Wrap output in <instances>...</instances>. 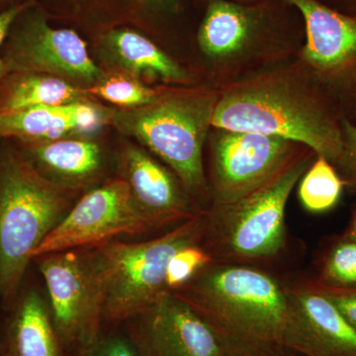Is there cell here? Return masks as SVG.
Listing matches in <instances>:
<instances>
[{"instance_id":"cell-1","label":"cell","mask_w":356,"mask_h":356,"mask_svg":"<svg viewBox=\"0 0 356 356\" xmlns=\"http://www.w3.org/2000/svg\"><path fill=\"white\" fill-rule=\"evenodd\" d=\"M298 58L219 88L212 127L262 134L304 145L332 165L343 147L339 119Z\"/></svg>"},{"instance_id":"cell-2","label":"cell","mask_w":356,"mask_h":356,"mask_svg":"<svg viewBox=\"0 0 356 356\" xmlns=\"http://www.w3.org/2000/svg\"><path fill=\"white\" fill-rule=\"evenodd\" d=\"M172 293L207 323L227 355L284 346L292 311L288 283L261 266L213 261Z\"/></svg>"},{"instance_id":"cell-3","label":"cell","mask_w":356,"mask_h":356,"mask_svg":"<svg viewBox=\"0 0 356 356\" xmlns=\"http://www.w3.org/2000/svg\"><path fill=\"white\" fill-rule=\"evenodd\" d=\"M196 42L206 77L201 83L221 88L295 60L303 21L286 0H211Z\"/></svg>"},{"instance_id":"cell-4","label":"cell","mask_w":356,"mask_h":356,"mask_svg":"<svg viewBox=\"0 0 356 356\" xmlns=\"http://www.w3.org/2000/svg\"><path fill=\"white\" fill-rule=\"evenodd\" d=\"M219 88L205 83L165 86L144 106L114 112L112 123L161 159L189 195L207 211L209 187L204 147L212 129Z\"/></svg>"},{"instance_id":"cell-5","label":"cell","mask_w":356,"mask_h":356,"mask_svg":"<svg viewBox=\"0 0 356 356\" xmlns=\"http://www.w3.org/2000/svg\"><path fill=\"white\" fill-rule=\"evenodd\" d=\"M65 191L47 179L17 144L0 140V305L9 308L32 254L69 212Z\"/></svg>"},{"instance_id":"cell-6","label":"cell","mask_w":356,"mask_h":356,"mask_svg":"<svg viewBox=\"0 0 356 356\" xmlns=\"http://www.w3.org/2000/svg\"><path fill=\"white\" fill-rule=\"evenodd\" d=\"M316 156L307 149L245 197L206 211L201 245L213 261L261 266L284 252L288 200Z\"/></svg>"},{"instance_id":"cell-7","label":"cell","mask_w":356,"mask_h":356,"mask_svg":"<svg viewBox=\"0 0 356 356\" xmlns=\"http://www.w3.org/2000/svg\"><path fill=\"white\" fill-rule=\"evenodd\" d=\"M204 228L205 213L153 240L98 245L95 252L106 287L104 317L126 322L170 292L166 287L168 262L182 248L201 243Z\"/></svg>"},{"instance_id":"cell-8","label":"cell","mask_w":356,"mask_h":356,"mask_svg":"<svg viewBox=\"0 0 356 356\" xmlns=\"http://www.w3.org/2000/svg\"><path fill=\"white\" fill-rule=\"evenodd\" d=\"M46 284L51 320L64 350L88 356L102 336L106 287L95 250L35 257Z\"/></svg>"},{"instance_id":"cell-9","label":"cell","mask_w":356,"mask_h":356,"mask_svg":"<svg viewBox=\"0 0 356 356\" xmlns=\"http://www.w3.org/2000/svg\"><path fill=\"white\" fill-rule=\"evenodd\" d=\"M207 144L209 209L245 197L309 149L274 136L214 127Z\"/></svg>"},{"instance_id":"cell-10","label":"cell","mask_w":356,"mask_h":356,"mask_svg":"<svg viewBox=\"0 0 356 356\" xmlns=\"http://www.w3.org/2000/svg\"><path fill=\"white\" fill-rule=\"evenodd\" d=\"M8 72H34L65 79L88 90L104 72L93 62L83 38L72 29L53 28L34 1L11 25L2 46Z\"/></svg>"},{"instance_id":"cell-11","label":"cell","mask_w":356,"mask_h":356,"mask_svg":"<svg viewBox=\"0 0 356 356\" xmlns=\"http://www.w3.org/2000/svg\"><path fill=\"white\" fill-rule=\"evenodd\" d=\"M152 229L122 178L88 192L40 243L35 257L109 242L120 235Z\"/></svg>"},{"instance_id":"cell-12","label":"cell","mask_w":356,"mask_h":356,"mask_svg":"<svg viewBox=\"0 0 356 356\" xmlns=\"http://www.w3.org/2000/svg\"><path fill=\"white\" fill-rule=\"evenodd\" d=\"M126 322L136 356L227 355L207 323L172 292Z\"/></svg>"},{"instance_id":"cell-13","label":"cell","mask_w":356,"mask_h":356,"mask_svg":"<svg viewBox=\"0 0 356 356\" xmlns=\"http://www.w3.org/2000/svg\"><path fill=\"white\" fill-rule=\"evenodd\" d=\"M292 311L284 346L299 356H356V330L310 280L288 283Z\"/></svg>"},{"instance_id":"cell-14","label":"cell","mask_w":356,"mask_h":356,"mask_svg":"<svg viewBox=\"0 0 356 356\" xmlns=\"http://www.w3.org/2000/svg\"><path fill=\"white\" fill-rule=\"evenodd\" d=\"M121 172L136 207L152 229L180 225L206 212L172 170L140 147L130 146L124 149Z\"/></svg>"},{"instance_id":"cell-15","label":"cell","mask_w":356,"mask_h":356,"mask_svg":"<svg viewBox=\"0 0 356 356\" xmlns=\"http://www.w3.org/2000/svg\"><path fill=\"white\" fill-rule=\"evenodd\" d=\"M304 25V43L297 58L318 77L337 76L356 67V17L320 0H286Z\"/></svg>"},{"instance_id":"cell-16","label":"cell","mask_w":356,"mask_h":356,"mask_svg":"<svg viewBox=\"0 0 356 356\" xmlns=\"http://www.w3.org/2000/svg\"><path fill=\"white\" fill-rule=\"evenodd\" d=\"M113 113L88 100L0 114L2 139L16 143H43L81 138L112 122Z\"/></svg>"},{"instance_id":"cell-17","label":"cell","mask_w":356,"mask_h":356,"mask_svg":"<svg viewBox=\"0 0 356 356\" xmlns=\"http://www.w3.org/2000/svg\"><path fill=\"white\" fill-rule=\"evenodd\" d=\"M100 49L117 72L149 77L173 86H193L194 74L182 67L153 40L132 28L116 27L100 33Z\"/></svg>"},{"instance_id":"cell-18","label":"cell","mask_w":356,"mask_h":356,"mask_svg":"<svg viewBox=\"0 0 356 356\" xmlns=\"http://www.w3.org/2000/svg\"><path fill=\"white\" fill-rule=\"evenodd\" d=\"M62 15L92 26L100 33L130 23L158 33L166 21L178 15L181 0H44Z\"/></svg>"},{"instance_id":"cell-19","label":"cell","mask_w":356,"mask_h":356,"mask_svg":"<svg viewBox=\"0 0 356 356\" xmlns=\"http://www.w3.org/2000/svg\"><path fill=\"white\" fill-rule=\"evenodd\" d=\"M16 144L41 175L65 189L88 186L102 170V149L84 138Z\"/></svg>"},{"instance_id":"cell-20","label":"cell","mask_w":356,"mask_h":356,"mask_svg":"<svg viewBox=\"0 0 356 356\" xmlns=\"http://www.w3.org/2000/svg\"><path fill=\"white\" fill-rule=\"evenodd\" d=\"M4 311L8 313L4 341L11 356H64L50 307L37 288L23 283L15 302Z\"/></svg>"},{"instance_id":"cell-21","label":"cell","mask_w":356,"mask_h":356,"mask_svg":"<svg viewBox=\"0 0 356 356\" xmlns=\"http://www.w3.org/2000/svg\"><path fill=\"white\" fill-rule=\"evenodd\" d=\"M89 95L86 89L60 77L34 72H8L0 81V114L88 102Z\"/></svg>"},{"instance_id":"cell-22","label":"cell","mask_w":356,"mask_h":356,"mask_svg":"<svg viewBox=\"0 0 356 356\" xmlns=\"http://www.w3.org/2000/svg\"><path fill=\"white\" fill-rule=\"evenodd\" d=\"M344 185L343 178L331 161L317 154L300 179L299 199L309 212H327L339 203Z\"/></svg>"},{"instance_id":"cell-23","label":"cell","mask_w":356,"mask_h":356,"mask_svg":"<svg viewBox=\"0 0 356 356\" xmlns=\"http://www.w3.org/2000/svg\"><path fill=\"white\" fill-rule=\"evenodd\" d=\"M310 281L327 289H356V243L343 236L332 238L321 255L317 276Z\"/></svg>"},{"instance_id":"cell-24","label":"cell","mask_w":356,"mask_h":356,"mask_svg":"<svg viewBox=\"0 0 356 356\" xmlns=\"http://www.w3.org/2000/svg\"><path fill=\"white\" fill-rule=\"evenodd\" d=\"M159 88H149L138 77L114 70L104 72L102 79L88 89V92L121 109H132L153 102Z\"/></svg>"},{"instance_id":"cell-25","label":"cell","mask_w":356,"mask_h":356,"mask_svg":"<svg viewBox=\"0 0 356 356\" xmlns=\"http://www.w3.org/2000/svg\"><path fill=\"white\" fill-rule=\"evenodd\" d=\"M213 261L212 257L201 243L182 248L168 262L166 287L170 292L175 291L195 277Z\"/></svg>"},{"instance_id":"cell-26","label":"cell","mask_w":356,"mask_h":356,"mask_svg":"<svg viewBox=\"0 0 356 356\" xmlns=\"http://www.w3.org/2000/svg\"><path fill=\"white\" fill-rule=\"evenodd\" d=\"M343 147L334 163L344 184L356 191V126L343 119Z\"/></svg>"},{"instance_id":"cell-27","label":"cell","mask_w":356,"mask_h":356,"mask_svg":"<svg viewBox=\"0 0 356 356\" xmlns=\"http://www.w3.org/2000/svg\"><path fill=\"white\" fill-rule=\"evenodd\" d=\"M88 356H136L125 334H102Z\"/></svg>"},{"instance_id":"cell-28","label":"cell","mask_w":356,"mask_h":356,"mask_svg":"<svg viewBox=\"0 0 356 356\" xmlns=\"http://www.w3.org/2000/svg\"><path fill=\"white\" fill-rule=\"evenodd\" d=\"M313 285L317 288L318 291L324 294L332 303L337 306V308L343 313L346 320L356 330V289H327V288L318 287L315 284Z\"/></svg>"},{"instance_id":"cell-29","label":"cell","mask_w":356,"mask_h":356,"mask_svg":"<svg viewBox=\"0 0 356 356\" xmlns=\"http://www.w3.org/2000/svg\"><path fill=\"white\" fill-rule=\"evenodd\" d=\"M29 1L30 0H23L20 3L8 7L6 10L0 11V81L7 74L6 67L1 58L2 46H3L4 42H6L7 35H8L9 30H10L11 25L13 24L14 20L17 18L21 11L27 6Z\"/></svg>"},{"instance_id":"cell-30","label":"cell","mask_w":356,"mask_h":356,"mask_svg":"<svg viewBox=\"0 0 356 356\" xmlns=\"http://www.w3.org/2000/svg\"><path fill=\"white\" fill-rule=\"evenodd\" d=\"M226 356H299L294 351L288 350L284 346L273 348L261 353H250V355H227Z\"/></svg>"},{"instance_id":"cell-31","label":"cell","mask_w":356,"mask_h":356,"mask_svg":"<svg viewBox=\"0 0 356 356\" xmlns=\"http://www.w3.org/2000/svg\"><path fill=\"white\" fill-rule=\"evenodd\" d=\"M341 236H343L344 238H346V240L356 243V209L355 212H353V216H351L348 226L346 227V231H344V233Z\"/></svg>"},{"instance_id":"cell-32","label":"cell","mask_w":356,"mask_h":356,"mask_svg":"<svg viewBox=\"0 0 356 356\" xmlns=\"http://www.w3.org/2000/svg\"><path fill=\"white\" fill-rule=\"evenodd\" d=\"M6 351V341H4L3 323L0 324V356L3 355Z\"/></svg>"},{"instance_id":"cell-33","label":"cell","mask_w":356,"mask_h":356,"mask_svg":"<svg viewBox=\"0 0 356 356\" xmlns=\"http://www.w3.org/2000/svg\"><path fill=\"white\" fill-rule=\"evenodd\" d=\"M17 3H20V2H15V0H0V6H6V4H10L13 6Z\"/></svg>"},{"instance_id":"cell-34","label":"cell","mask_w":356,"mask_h":356,"mask_svg":"<svg viewBox=\"0 0 356 356\" xmlns=\"http://www.w3.org/2000/svg\"><path fill=\"white\" fill-rule=\"evenodd\" d=\"M206 2H209L211 0H205ZM232 1L242 2V3H252V2L259 1V0H232Z\"/></svg>"},{"instance_id":"cell-35","label":"cell","mask_w":356,"mask_h":356,"mask_svg":"<svg viewBox=\"0 0 356 356\" xmlns=\"http://www.w3.org/2000/svg\"><path fill=\"white\" fill-rule=\"evenodd\" d=\"M2 356H11V355H10V353H8V350H7L6 348V351H4L3 355H2Z\"/></svg>"},{"instance_id":"cell-36","label":"cell","mask_w":356,"mask_h":356,"mask_svg":"<svg viewBox=\"0 0 356 356\" xmlns=\"http://www.w3.org/2000/svg\"><path fill=\"white\" fill-rule=\"evenodd\" d=\"M2 140L1 126H0V140Z\"/></svg>"}]
</instances>
